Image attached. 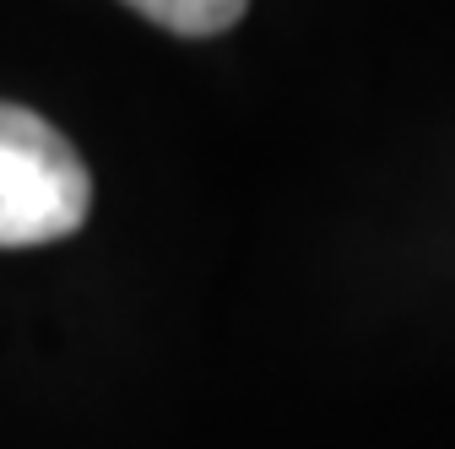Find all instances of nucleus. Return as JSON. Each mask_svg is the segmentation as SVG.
<instances>
[{"label":"nucleus","mask_w":455,"mask_h":449,"mask_svg":"<svg viewBox=\"0 0 455 449\" xmlns=\"http://www.w3.org/2000/svg\"><path fill=\"white\" fill-rule=\"evenodd\" d=\"M92 211L76 146L44 114L0 103V249L71 239Z\"/></svg>","instance_id":"1"},{"label":"nucleus","mask_w":455,"mask_h":449,"mask_svg":"<svg viewBox=\"0 0 455 449\" xmlns=\"http://www.w3.org/2000/svg\"><path fill=\"white\" fill-rule=\"evenodd\" d=\"M136 12L168 33H180V38H212V33H228L244 17L239 0H147Z\"/></svg>","instance_id":"2"}]
</instances>
